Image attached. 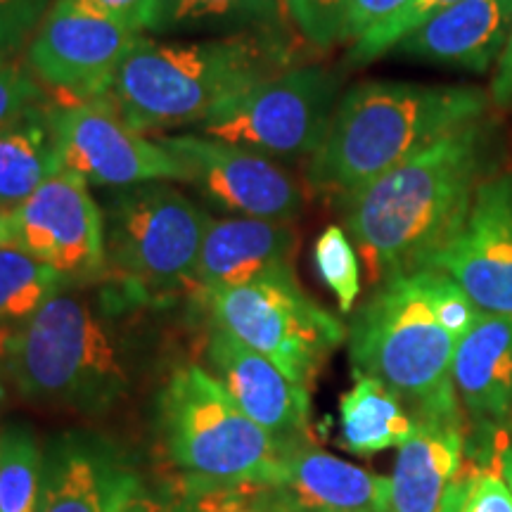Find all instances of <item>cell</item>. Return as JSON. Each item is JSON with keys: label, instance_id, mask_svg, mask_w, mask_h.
Listing matches in <instances>:
<instances>
[{"label": "cell", "instance_id": "6da1fadb", "mask_svg": "<svg viewBox=\"0 0 512 512\" xmlns=\"http://www.w3.org/2000/svg\"><path fill=\"white\" fill-rule=\"evenodd\" d=\"M489 152V124L472 121L339 200L370 283L420 271L458 233Z\"/></svg>", "mask_w": 512, "mask_h": 512}, {"label": "cell", "instance_id": "7a4b0ae2", "mask_svg": "<svg viewBox=\"0 0 512 512\" xmlns=\"http://www.w3.org/2000/svg\"><path fill=\"white\" fill-rule=\"evenodd\" d=\"M83 287L64 285L29 320L0 332V366L17 394L36 406L105 415L133 384L131 351L114 323L131 290L114 285V297L93 299Z\"/></svg>", "mask_w": 512, "mask_h": 512}, {"label": "cell", "instance_id": "3957f363", "mask_svg": "<svg viewBox=\"0 0 512 512\" xmlns=\"http://www.w3.org/2000/svg\"><path fill=\"white\" fill-rule=\"evenodd\" d=\"M489 100L467 86L358 83L339 98L323 145L309 159V185L344 200L446 133L484 119Z\"/></svg>", "mask_w": 512, "mask_h": 512}, {"label": "cell", "instance_id": "277c9868", "mask_svg": "<svg viewBox=\"0 0 512 512\" xmlns=\"http://www.w3.org/2000/svg\"><path fill=\"white\" fill-rule=\"evenodd\" d=\"M285 57L259 36L169 43L140 36L121 62L107 100L138 131L157 136L202 124L221 105L266 76Z\"/></svg>", "mask_w": 512, "mask_h": 512}, {"label": "cell", "instance_id": "5b68a950", "mask_svg": "<svg viewBox=\"0 0 512 512\" xmlns=\"http://www.w3.org/2000/svg\"><path fill=\"white\" fill-rule=\"evenodd\" d=\"M437 278L439 271L422 268L384 280L347 335L354 377L382 382L415 420L465 415L453 387L458 339L439 320Z\"/></svg>", "mask_w": 512, "mask_h": 512}, {"label": "cell", "instance_id": "8992f818", "mask_svg": "<svg viewBox=\"0 0 512 512\" xmlns=\"http://www.w3.org/2000/svg\"><path fill=\"white\" fill-rule=\"evenodd\" d=\"M157 437L176 477L209 484H278L297 448L261 430L200 366L169 375L157 396Z\"/></svg>", "mask_w": 512, "mask_h": 512}, {"label": "cell", "instance_id": "52a82bcc", "mask_svg": "<svg viewBox=\"0 0 512 512\" xmlns=\"http://www.w3.org/2000/svg\"><path fill=\"white\" fill-rule=\"evenodd\" d=\"M105 216V278L136 292L164 299L195 294V271L211 216L190 197L152 181L117 188L102 204Z\"/></svg>", "mask_w": 512, "mask_h": 512}, {"label": "cell", "instance_id": "ba28073f", "mask_svg": "<svg viewBox=\"0 0 512 512\" xmlns=\"http://www.w3.org/2000/svg\"><path fill=\"white\" fill-rule=\"evenodd\" d=\"M209 323L264 354L283 373L311 387L332 351L347 339L342 320L318 306L299 280H271L202 294Z\"/></svg>", "mask_w": 512, "mask_h": 512}, {"label": "cell", "instance_id": "9c48e42d", "mask_svg": "<svg viewBox=\"0 0 512 512\" xmlns=\"http://www.w3.org/2000/svg\"><path fill=\"white\" fill-rule=\"evenodd\" d=\"M339 86L342 76L318 64L271 74L204 119L202 136L273 159H311L330 128Z\"/></svg>", "mask_w": 512, "mask_h": 512}, {"label": "cell", "instance_id": "30bf717a", "mask_svg": "<svg viewBox=\"0 0 512 512\" xmlns=\"http://www.w3.org/2000/svg\"><path fill=\"white\" fill-rule=\"evenodd\" d=\"M138 38L110 17L83 10L72 0H55L29 41L27 67L60 105L100 100L107 98Z\"/></svg>", "mask_w": 512, "mask_h": 512}, {"label": "cell", "instance_id": "8fae6325", "mask_svg": "<svg viewBox=\"0 0 512 512\" xmlns=\"http://www.w3.org/2000/svg\"><path fill=\"white\" fill-rule=\"evenodd\" d=\"M157 143L181 159L188 183L226 214L280 223L302 216V185L273 157L192 133H164Z\"/></svg>", "mask_w": 512, "mask_h": 512}, {"label": "cell", "instance_id": "7c38bea8", "mask_svg": "<svg viewBox=\"0 0 512 512\" xmlns=\"http://www.w3.org/2000/svg\"><path fill=\"white\" fill-rule=\"evenodd\" d=\"M57 138L62 171L88 185L117 190L152 181L188 183L181 159L147 140L107 98L57 107Z\"/></svg>", "mask_w": 512, "mask_h": 512}, {"label": "cell", "instance_id": "4fadbf2b", "mask_svg": "<svg viewBox=\"0 0 512 512\" xmlns=\"http://www.w3.org/2000/svg\"><path fill=\"white\" fill-rule=\"evenodd\" d=\"M12 242L55 268L67 285L105 278V216L72 171H60L10 211Z\"/></svg>", "mask_w": 512, "mask_h": 512}, {"label": "cell", "instance_id": "5bb4252c", "mask_svg": "<svg viewBox=\"0 0 512 512\" xmlns=\"http://www.w3.org/2000/svg\"><path fill=\"white\" fill-rule=\"evenodd\" d=\"M425 268L456 280L484 313L512 316V174L482 178L463 226Z\"/></svg>", "mask_w": 512, "mask_h": 512}, {"label": "cell", "instance_id": "9a60e30c", "mask_svg": "<svg viewBox=\"0 0 512 512\" xmlns=\"http://www.w3.org/2000/svg\"><path fill=\"white\" fill-rule=\"evenodd\" d=\"M143 489L133 458L105 434L62 430L43 446L36 512H117Z\"/></svg>", "mask_w": 512, "mask_h": 512}, {"label": "cell", "instance_id": "2e32d148", "mask_svg": "<svg viewBox=\"0 0 512 512\" xmlns=\"http://www.w3.org/2000/svg\"><path fill=\"white\" fill-rule=\"evenodd\" d=\"M204 356L209 373L261 430L287 446L313 444L309 387L290 380L264 354L219 325L209 323Z\"/></svg>", "mask_w": 512, "mask_h": 512}, {"label": "cell", "instance_id": "e0dca14e", "mask_svg": "<svg viewBox=\"0 0 512 512\" xmlns=\"http://www.w3.org/2000/svg\"><path fill=\"white\" fill-rule=\"evenodd\" d=\"M299 235L290 223L266 219L211 221L195 271V299L202 294L271 280H297Z\"/></svg>", "mask_w": 512, "mask_h": 512}, {"label": "cell", "instance_id": "ac0fdd59", "mask_svg": "<svg viewBox=\"0 0 512 512\" xmlns=\"http://www.w3.org/2000/svg\"><path fill=\"white\" fill-rule=\"evenodd\" d=\"M512 29V0H460L411 31L394 50L411 60L482 74L498 62Z\"/></svg>", "mask_w": 512, "mask_h": 512}, {"label": "cell", "instance_id": "d6986e66", "mask_svg": "<svg viewBox=\"0 0 512 512\" xmlns=\"http://www.w3.org/2000/svg\"><path fill=\"white\" fill-rule=\"evenodd\" d=\"M287 512H389L392 482L313 444L292 448L285 475L271 484Z\"/></svg>", "mask_w": 512, "mask_h": 512}, {"label": "cell", "instance_id": "ffe728a7", "mask_svg": "<svg viewBox=\"0 0 512 512\" xmlns=\"http://www.w3.org/2000/svg\"><path fill=\"white\" fill-rule=\"evenodd\" d=\"M453 387L475 427L512 418V316L482 311L456 347Z\"/></svg>", "mask_w": 512, "mask_h": 512}, {"label": "cell", "instance_id": "44dd1931", "mask_svg": "<svg viewBox=\"0 0 512 512\" xmlns=\"http://www.w3.org/2000/svg\"><path fill=\"white\" fill-rule=\"evenodd\" d=\"M467 430L463 415L420 418L406 444L399 446L389 512H439L453 477L463 467Z\"/></svg>", "mask_w": 512, "mask_h": 512}, {"label": "cell", "instance_id": "7402d4cb", "mask_svg": "<svg viewBox=\"0 0 512 512\" xmlns=\"http://www.w3.org/2000/svg\"><path fill=\"white\" fill-rule=\"evenodd\" d=\"M57 107L43 95L0 131V211L10 214L62 171Z\"/></svg>", "mask_w": 512, "mask_h": 512}, {"label": "cell", "instance_id": "603a6c76", "mask_svg": "<svg viewBox=\"0 0 512 512\" xmlns=\"http://www.w3.org/2000/svg\"><path fill=\"white\" fill-rule=\"evenodd\" d=\"M342 446L354 456H373L403 446L415 432V418L399 396L373 377L356 375L354 387L339 399Z\"/></svg>", "mask_w": 512, "mask_h": 512}, {"label": "cell", "instance_id": "cb8c5ba5", "mask_svg": "<svg viewBox=\"0 0 512 512\" xmlns=\"http://www.w3.org/2000/svg\"><path fill=\"white\" fill-rule=\"evenodd\" d=\"M67 285L62 275L15 242L0 245V332L17 328Z\"/></svg>", "mask_w": 512, "mask_h": 512}, {"label": "cell", "instance_id": "d4e9b609", "mask_svg": "<svg viewBox=\"0 0 512 512\" xmlns=\"http://www.w3.org/2000/svg\"><path fill=\"white\" fill-rule=\"evenodd\" d=\"M43 475V446L34 427H0V512H36Z\"/></svg>", "mask_w": 512, "mask_h": 512}, {"label": "cell", "instance_id": "484cf974", "mask_svg": "<svg viewBox=\"0 0 512 512\" xmlns=\"http://www.w3.org/2000/svg\"><path fill=\"white\" fill-rule=\"evenodd\" d=\"M508 434L501 425L475 427V446L465 453L472 460V482L460 512H512V491L503 472V448Z\"/></svg>", "mask_w": 512, "mask_h": 512}, {"label": "cell", "instance_id": "4316f807", "mask_svg": "<svg viewBox=\"0 0 512 512\" xmlns=\"http://www.w3.org/2000/svg\"><path fill=\"white\" fill-rule=\"evenodd\" d=\"M275 8H278V0H166L159 31L256 22V19L271 17Z\"/></svg>", "mask_w": 512, "mask_h": 512}, {"label": "cell", "instance_id": "83f0119b", "mask_svg": "<svg viewBox=\"0 0 512 512\" xmlns=\"http://www.w3.org/2000/svg\"><path fill=\"white\" fill-rule=\"evenodd\" d=\"M313 264L323 285L335 294L339 311L349 313L354 309L361 294V266L347 230L342 226L325 228L313 245Z\"/></svg>", "mask_w": 512, "mask_h": 512}, {"label": "cell", "instance_id": "f1b7e54d", "mask_svg": "<svg viewBox=\"0 0 512 512\" xmlns=\"http://www.w3.org/2000/svg\"><path fill=\"white\" fill-rule=\"evenodd\" d=\"M460 0H408L399 10L392 12L387 19L370 27L366 34L358 36L349 50V64H368L382 57L387 50H394L399 41H403L411 31L430 22L439 12L451 8Z\"/></svg>", "mask_w": 512, "mask_h": 512}, {"label": "cell", "instance_id": "f546056e", "mask_svg": "<svg viewBox=\"0 0 512 512\" xmlns=\"http://www.w3.org/2000/svg\"><path fill=\"white\" fill-rule=\"evenodd\" d=\"M299 34L318 48L344 41V24L351 0H285Z\"/></svg>", "mask_w": 512, "mask_h": 512}, {"label": "cell", "instance_id": "4dcf8cb0", "mask_svg": "<svg viewBox=\"0 0 512 512\" xmlns=\"http://www.w3.org/2000/svg\"><path fill=\"white\" fill-rule=\"evenodd\" d=\"M55 0H0V48L15 55L34 38Z\"/></svg>", "mask_w": 512, "mask_h": 512}, {"label": "cell", "instance_id": "1f68e13d", "mask_svg": "<svg viewBox=\"0 0 512 512\" xmlns=\"http://www.w3.org/2000/svg\"><path fill=\"white\" fill-rule=\"evenodd\" d=\"M79 8L110 17L136 34H150L162 27L166 0H72Z\"/></svg>", "mask_w": 512, "mask_h": 512}, {"label": "cell", "instance_id": "d6a6232c", "mask_svg": "<svg viewBox=\"0 0 512 512\" xmlns=\"http://www.w3.org/2000/svg\"><path fill=\"white\" fill-rule=\"evenodd\" d=\"M41 98L43 86L29 72V67L15 60L0 67V131Z\"/></svg>", "mask_w": 512, "mask_h": 512}, {"label": "cell", "instance_id": "836d02e7", "mask_svg": "<svg viewBox=\"0 0 512 512\" xmlns=\"http://www.w3.org/2000/svg\"><path fill=\"white\" fill-rule=\"evenodd\" d=\"M408 0H351L347 12V24H344V41H356L377 22L387 19Z\"/></svg>", "mask_w": 512, "mask_h": 512}, {"label": "cell", "instance_id": "e575fe53", "mask_svg": "<svg viewBox=\"0 0 512 512\" xmlns=\"http://www.w3.org/2000/svg\"><path fill=\"white\" fill-rule=\"evenodd\" d=\"M489 93H491V100H494L498 107L512 105V29L508 36V43H505L503 53L496 62V74H494V81H491Z\"/></svg>", "mask_w": 512, "mask_h": 512}, {"label": "cell", "instance_id": "d590c367", "mask_svg": "<svg viewBox=\"0 0 512 512\" xmlns=\"http://www.w3.org/2000/svg\"><path fill=\"white\" fill-rule=\"evenodd\" d=\"M117 512H178L174 501H164V498L145 494V486L138 491L136 496H131L128 501L121 505Z\"/></svg>", "mask_w": 512, "mask_h": 512}, {"label": "cell", "instance_id": "8d00e7d4", "mask_svg": "<svg viewBox=\"0 0 512 512\" xmlns=\"http://www.w3.org/2000/svg\"><path fill=\"white\" fill-rule=\"evenodd\" d=\"M240 512H287V510L275 501L271 484H259L254 489L252 498H249V503Z\"/></svg>", "mask_w": 512, "mask_h": 512}, {"label": "cell", "instance_id": "74e56055", "mask_svg": "<svg viewBox=\"0 0 512 512\" xmlns=\"http://www.w3.org/2000/svg\"><path fill=\"white\" fill-rule=\"evenodd\" d=\"M503 472H505V479H508L510 491H512V439L510 437H508V441H505V448H503Z\"/></svg>", "mask_w": 512, "mask_h": 512}, {"label": "cell", "instance_id": "f35d334b", "mask_svg": "<svg viewBox=\"0 0 512 512\" xmlns=\"http://www.w3.org/2000/svg\"><path fill=\"white\" fill-rule=\"evenodd\" d=\"M5 242H12V226L8 211H0V245H5Z\"/></svg>", "mask_w": 512, "mask_h": 512}, {"label": "cell", "instance_id": "ab89813d", "mask_svg": "<svg viewBox=\"0 0 512 512\" xmlns=\"http://www.w3.org/2000/svg\"><path fill=\"white\" fill-rule=\"evenodd\" d=\"M5 380H8V377H5L3 366H0V411H3L5 399H8V389H5Z\"/></svg>", "mask_w": 512, "mask_h": 512}, {"label": "cell", "instance_id": "60d3db41", "mask_svg": "<svg viewBox=\"0 0 512 512\" xmlns=\"http://www.w3.org/2000/svg\"><path fill=\"white\" fill-rule=\"evenodd\" d=\"M8 62H10V55L5 53L3 48H0V67H5V64H8Z\"/></svg>", "mask_w": 512, "mask_h": 512}]
</instances>
